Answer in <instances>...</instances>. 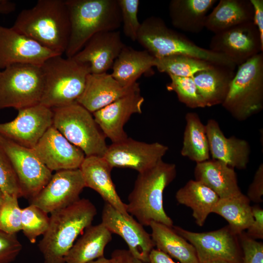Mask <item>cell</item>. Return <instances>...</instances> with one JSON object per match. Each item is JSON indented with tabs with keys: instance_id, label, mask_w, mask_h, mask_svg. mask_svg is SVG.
Listing matches in <instances>:
<instances>
[{
	"instance_id": "obj_1",
	"label": "cell",
	"mask_w": 263,
	"mask_h": 263,
	"mask_svg": "<svg viewBox=\"0 0 263 263\" xmlns=\"http://www.w3.org/2000/svg\"><path fill=\"white\" fill-rule=\"evenodd\" d=\"M12 27L62 55L66 50L70 34L65 0H38L33 7L19 12Z\"/></svg>"
},
{
	"instance_id": "obj_2",
	"label": "cell",
	"mask_w": 263,
	"mask_h": 263,
	"mask_svg": "<svg viewBox=\"0 0 263 263\" xmlns=\"http://www.w3.org/2000/svg\"><path fill=\"white\" fill-rule=\"evenodd\" d=\"M49 224L38 246L43 263H65V258L78 235L97 214L95 206L85 198L51 212Z\"/></svg>"
},
{
	"instance_id": "obj_3",
	"label": "cell",
	"mask_w": 263,
	"mask_h": 263,
	"mask_svg": "<svg viewBox=\"0 0 263 263\" xmlns=\"http://www.w3.org/2000/svg\"><path fill=\"white\" fill-rule=\"evenodd\" d=\"M177 173L174 164L159 161L154 166L138 173L128 198V213L143 226L157 222L172 227L173 221L165 211L163 193Z\"/></svg>"
},
{
	"instance_id": "obj_4",
	"label": "cell",
	"mask_w": 263,
	"mask_h": 263,
	"mask_svg": "<svg viewBox=\"0 0 263 263\" xmlns=\"http://www.w3.org/2000/svg\"><path fill=\"white\" fill-rule=\"evenodd\" d=\"M70 34L65 54L72 57L94 35L122 25L117 0H66Z\"/></svg>"
},
{
	"instance_id": "obj_5",
	"label": "cell",
	"mask_w": 263,
	"mask_h": 263,
	"mask_svg": "<svg viewBox=\"0 0 263 263\" xmlns=\"http://www.w3.org/2000/svg\"><path fill=\"white\" fill-rule=\"evenodd\" d=\"M136 41L156 58L184 55L234 69L236 66L224 56L202 48L169 28L160 17H149L141 23Z\"/></svg>"
},
{
	"instance_id": "obj_6",
	"label": "cell",
	"mask_w": 263,
	"mask_h": 263,
	"mask_svg": "<svg viewBox=\"0 0 263 263\" xmlns=\"http://www.w3.org/2000/svg\"><path fill=\"white\" fill-rule=\"evenodd\" d=\"M41 66L44 89L39 104L53 109L76 102L90 74L89 66L61 55L50 57Z\"/></svg>"
},
{
	"instance_id": "obj_7",
	"label": "cell",
	"mask_w": 263,
	"mask_h": 263,
	"mask_svg": "<svg viewBox=\"0 0 263 263\" xmlns=\"http://www.w3.org/2000/svg\"><path fill=\"white\" fill-rule=\"evenodd\" d=\"M222 106L238 121L247 120L263 109V53L238 66Z\"/></svg>"
},
{
	"instance_id": "obj_8",
	"label": "cell",
	"mask_w": 263,
	"mask_h": 263,
	"mask_svg": "<svg viewBox=\"0 0 263 263\" xmlns=\"http://www.w3.org/2000/svg\"><path fill=\"white\" fill-rule=\"evenodd\" d=\"M53 126L85 156L103 157L108 146L106 137L92 113L77 102L52 109Z\"/></svg>"
},
{
	"instance_id": "obj_9",
	"label": "cell",
	"mask_w": 263,
	"mask_h": 263,
	"mask_svg": "<svg viewBox=\"0 0 263 263\" xmlns=\"http://www.w3.org/2000/svg\"><path fill=\"white\" fill-rule=\"evenodd\" d=\"M44 89L41 65L18 63L0 72V109L19 110L40 103Z\"/></svg>"
},
{
	"instance_id": "obj_10",
	"label": "cell",
	"mask_w": 263,
	"mask_h": 263,
	"mask_svg": "<svg viewBox=\"0 0 263 263\" xmlns=\"http://www.w3.org/2000/svg\"><path fill=\"white\" fill-rule=\"evenodd\" d=\"M172 228L194 246L200 263L217 260L241 263L242 253L238 236L228 225L206 232H192L179 226Z\"/></svg>"
},
{
	"instance_id": "obj_11",
	"label": "cell",
	"mask_w": 263,
	"mask_h": 263,
	"mask_svg": "<svg viewBox=\"0 0 263 263\" xmlns=\"http://www.w3.org/2000/svg\"><path fill=\"white\" fill-rule=\"evenodd\" d=\"M0 148L10 160L17 176L22 197L34 198L46 186L52 171L38 158L32 149L19 145L0 135Z\"/></svg>"
},
{
	"instance_id": "obj_12",
	"label": "cell",
	"mask_w": 263,
	"mask_h": 263,
	"mask_svg": "<svg viewBox=\"0 0 263 263\" xmlns=\"http://www.w3.org/2000/svg\"><path fill=\"white\" fill-rule=\"evenodd\" d=\"M209 47V50L224 56L236 66L263 51L259 32L253 21L214 34Z\"/></svg>"
},
{
	"instance_id": "obj_13",
	"label": "cell",
	"mask_w": 263,
	"mask_h": 263,
	"mask_svg": "<svg viewBox=\"0 0 263 263\" xmlns=\"http://www.w3.org/2000/svg\"><path fill=\"white\" fill-rule=\"evenodd\" d=\"M53 118L52 109L40 104L19 109L13 120L0 123V135L33 149L52 126Z\"/></svg>"
},
{
	"instance_id": "obj_14",
	"label": "cell",
	"mask_w": 263,
	"mask_h": 263,
	"mask_svg": "<svg viewBox=\"0 0 263 263\" xmlns=\"http://www.w3.org/2000/svg\"><path fill=\"white\" fill-rule=\"evenodd\" d=\"M169 150L159 142L148 143L131 138L108 147L104 159L113 168H130L140 173L154 166Z\"/></svg>"
},
{
	"instance_id": "obj_15",
	"label": "cell",
	"mask_w": 263,
	"mask_h": 263,
	"mask_svg": "<svg viewBox=\"0 0 263 263\" xmlns=\"http://www.w3.org/2000/svg\"><path fill=\"white\" fill-rule=\"evenodd\" d=\"M86 187L79 169L56 171L48 183L32 200L33 205L47 213L65 208L79 198Z\"/></svg>"
},
{
	"instance_id": "obj_16",
	"label": "cell",
	"mask_w": 263,
	"mask_h": 263,
	"mask_svg": "<svg viewBox=\"0 0 263 263\" xmlns=\"http://www.w3.org/2000/svg\"><path fill=\"white\" fill-rule=\"evenodd\" d=\"M144 102L139 84L136 82L129 93L92 114L105 137L115 143L128 137L124 125L132 115L142 113Z\"/></svg>"
},
{
	"instance_id": "obj_17",
	"label": "cell",
	"mask_w": 263,
	"mask_h": 263,
	"mask_svg": "<svg viewBox=\"0 0 263 263\" xmlns=\"http://www.w3.org/2000/svg\"><path fill=\"white\" fill-rule=\"evenodd\" d=\"M101 223L112 233L124 240L128 250L134 257L144 263H149V256L155 244L150 234L132 215H125L105 203Z\"/></svg>"
},
{
	"instance_id": "obj_18",
	"label": "cell",
	"mask_w": 263,
	"mask_h": 263,
	"mask_svg": "<svg viewBox=\"0 0 263 263\" xmlns=\"http://www.w3.org/2000/svg\"><path fill=\"white\" fill-rule=\"evenodd\" d=\"M51 171L79 169L85 155L53 126L32 149Z\"/></svg>"
},
{
	"instance_id": "obj_19",
	"label": "cell",
	"mask_w": 263,
	"mask_h": 263,
	"mask_svg": "<svg viewBox=\"0 0 263 263\" xmlns=\"http://www.w3.org/2000/svg\"><path fill=\"white\" fill-rule=\"evenodd\" d=\"M57 55L12 27L0 24V70L18 63L41 65Z\"/></svg>"
},
{
	"instance_id": "obj_20",
	"label": "cell",
	"mask_w": 263,
	"mask_h": 263,
	"mask_svg": "<svg viewBox=\"0 0 263 263\" xmlns=\"http://www.w3.org/2000/svg\"><path fill=\"white\" fill-rule=\"evenodd\" d=\"M125 45L119 31L99 32L92 37L72 57L88 65L91 74L107 73Z\"/></svg>"
},
{
	"instance_id": "obj_21",
	"label": "cell",
	"mask_w": 263,
	"mask_h": 263,
	"mask_svg": "<svg viewBox=\"0 0 263 263\" xmlns=\"http://www.w3.org/2000/svg\"><path fill=\"white\" fill-rule=\"evenodd\" d=\"M205 125L212 159L224 162L233 169H245L251 153L249 143L234 135L226 137L214 119L208 120Z\"/></svg>"
},
{
	"instance_id": "obj_22",
	"label": "cell",
	"mask_w": 263,
	"mask_h": 263,
	"mask_svg": "<svg viewBox=\"0 0 263 263\" xmlns=\"http://www.w3.org/2000/svg\"><path fill=\"white\" fill-rule=\"evenodd\" d=\"M86 187L97 192L105 203L125 215H130L111 178L113 168L103 157L85 156L80 168Z\"/></svg>"
},
{
	"instance_id": "obj_23",
	"label": "cell",
	"mask_w": 263,
	"mask_h": 263,
	"mask_svg": "<svg viewBox=\"0 0 263 263\" xmlns=\"http://www.w3.org/2000/svg\"><path fill=\"white\" fill-rule=\"evenodd\" d=\"M135 84L123 87L110 74L90 73L87 77L84 91L76 102L92 113L129 93Z\"/></svg>"
},
{
	"instance_id": "obj_24",
	"label": "cell",
	"mask_w": 263,
	"mask_h": 263,
	"mask_svg": "<svg viewBox=\"0 0 263 263\" xmlns=\"http://www.w3.org/2000/svg\"><path fill=\"white\" fill-rule=\"evenodd\" d=\"M194 175L195 180L210 188L220 198L242 193L234 169L221 161L211 159L196 163Z\"/></svg>"
},
{
	"instance_id": "obj_25",
	"label": "cell",
	"mask_w": 263,
	"mask_h": 263,
	"mask_svg": "<svg viewBox=\"0 0 263 263\" xmlns=\"http://www.w3.org/2000/svg\"><path fill=\"white\" fill-rule=\"evenodd\" d=\"M155 58L147 51H139L125 45L115 60L112 76L123 87L136 83L143 74L152 75Z\"/></svg>"
},
{
	"instance_id": "obj_26",
	"label": "cell",
	"mask_w": 263,
	"mask_h": 263,
	"mask_svg": "<svg viewBox=\"0 0 263 263\" xmlns=\"http://www.w3.org/2000/svg\"><path fill=\"white\" fill-rule=\"evenodd\" d=\"M234 70L227 66L213 64L194 75V81L206 107L222 104L234 76Z\"/></svg>"
},
{
	"instance_id": "obj_27",
	"label": "cell",
	"mask_w": 263,
	"mask_h": 263,
	"mask_svg": "<svg viewBox=\"0 0 263 263\" xmlns=\"http://www.w3.org/2000/svg\"><path fill=\"white\" fill-rule=\"evenodd\" d=\"M253 18L254 9L250 0H220L207 15L205 28L215 34L253 21Z\"/></svg>"
},
{
	"instance_id": "obj_28",
	"label": "cell",
	"mask_w": 263,
	"mask_h": 263,
	"mask_svg": "<svg viewBox=\"0 0 263 263\" xmlns=\"http://www.w3.org/2000/svg\"><path fill=\"white\" fill-rule=\"evenodd\" d=\"M216 0H171L169 11L171 22L184 32L198 34L205 28L207 14Z\"/></svg>"
},
{
	"instance_id": "obj_29",
	"label": "cell",
	"mask_w": 263,
	"mask_h": 263,
	"mask_svg": "<svg viewBox=\"0 0 263 263\" xmlns=\"http://www.w3.org/2000/svg\"><path fill=\"white\" fill-rule=\"evenodd\" d=\"M112 233L102 223L91 225L74 243L65 258V263H86L104 257Z\"/></svg>"
},
{
	"instance_id": "obj_30",
	"label": "cell",
	"mask_w": 263,
	"mask_h": 263,
	"mask_svg": "<svg viewBox=\"0 0 263 263\" xmlns=\"http://www.w3.org/2000/svg\"><path fill=\"white\" fill-rule=\"evenodd\" d=\"M177 202L191 209L198 225H204L220 198L210 188L195 180H190L175 194Z\"/></svg>"
},
{
	"instance_id": "obj_31",
	"label": "cell",
	"mask_w": 263,
	"mask_h": 263,
	"mask_svg": "<svg viewBox=\"0 0 263 263\" xmlns=\"http://www.w3.org/2000/svg\"><path fill=\"white\" fill-rule=\"evenodd\" d=\"M149 226L156 249L176 259L180 263H200L194 246L176 233L172 227L154 222Z\"/></svg>"
},
{
	"instance_id": "obj_32",
	"label": "cell",
	"mask_w": 263,
	"mask_h": 263,
	"mask_svg": "<svg viewBox=\"0 0 263 263\" xmlns=\"http://www.w3.org/2000/svg\"><path fill=\"white\" fill-rule=\"evenodd\" d=\"M185 120L181 155L196 163L210 159L206 125L196 113H188Z\"/></svg>"
},
{
	"instance_id": "obj_33",
	"label": "cell",
	"mask_w": 263,
	"mask_h": 263,
	"mask_svg": "<svg viewBox=\"0 0 263 263\" xmlns=\"http://www.w3.org/2000/svg\"><path fill=\"white\" fill-rule=\"evenodd\" d=\"M250 201L243 193L227 198H220L212 209L228 223L232 231L238 235L250 225L253 221Z\"/></svg>"
},
{
	"instance_id": "obj_34",
	"label": "cell",
	"mask_w": 263,
	"mask_h": 263,
	"mask_svg": "<svg viewBox=\"0 0 263 263\" xmlns=\"http://www.w3.org/2000/svg\"><path fill=\"white\" fill-rule=\"evenodd\" d=\"M210 62L184 55L155 58V66L161 73L179 77H193L198 72L210 68Z\"/></svg>"
},
{
	"instance_id": "obj_35",
	"label": "cell",
	"mask_w": 263,
	"mask_h": 263,
	"mask_svg": "<svg viewBox=\"0 0 263 263\" xmlns=\"http://www.w3.org/2000/svg\"><path fill=\"white\" fill-rule=\"evenodd\" d=\"M47 214L31 204L22 208L21 230L31 243H35L38 237L47 231L50 219Z\"/></svg>"
},
{
	"instance_id": "obj_36",
	"label": "cell",
	"mask_w": 263,
	"mask_h": 263,
	"mask_svg": "<svg viewBox=\"0 0 263 263\" xmlns=\"http://www.w3.org/2000/svg\"><path fill=\"white\" fill-rule=\"evenodd\" d=\"M168 75L171 81L167 84V90L174 92L179 101L191 109L206 107L192 77Z\"/></svg>"
},
{
	"instance_id": "obj_37",
	"label": "cell",
	"mask_w": 263,
	"mask_h": 263,
	"mask_svg": "<svg viewBox=\"0 0 263 263\" xmlns=\"http://www.w3.org/2000/svg\"><path fill=\"white\" fill-rule=\"evenodd\" d=\"M18 197L5 194L3 204L0 209V230L9 234H16L21 230V209Z\"/></svg>"
},
{
	"instance_id": "obj_38",
	"label": "cell",
	"mask_w": 263,
	"mask_h": 263,
	"mask_svg": "<svg viewBox=\"0 0 263 263\" xmlns=\"http://www.w3.org/2000/svg\"><path fill=\"white\" fill-rule=\"evenodd\" d=\"M120 9L122 25L124 35L132 41H136L140 27L137 13L139 0H117Z\"/></svg>"
},
{
	"instance_id": "obj_39",
	"label": "cell",
	"mask_w": 263,
	"mask_h": 263,
	"mask_svg": "<svg viewBox=\"0 0 263 263\" xmlns=\"http://www.w3.org/2000/svg\"><path fill=\"white\" fill-rule=\"evenodd\" d=\"M0 188L4 194L22 197L19 182L8 157L0 148Z\"/></svg>"
},
{
	"instance_id": "obj_40",
	"label": "cell",
	"mask_w": 263,
	"mask_h": 263,
	"mask_svg": "<svg viewBox=\"0 0 263 263\" xmlns=\"http://www.w3.org/2000/svg\"><path fill=\"white\" fill-rule=\"evenodd\" d=\"M242 256L241 263H263V244L244 231L238 235Z\"/></svg>"
},
{
	"instance_id": "obj_41",
	"label": "cell",
	"mask_w": 263,
	"mask_h": 263,
	"mask_svg": "<svg viewBox=\"0 0 263 263\" xmlns=\"http://www.w3.org/2000/svg\"><path fill=\"white\" fill-rule=\"evenodd\" d=\"M22 247L16 234H9L0 230V263L14 261Z\"/></svg>"
},
{
	"instance_id": "obj_42",
	"label": "cell",
	"mask_w": 263,
	"mask_h": 263,
	"mask_svg": "<svg viewBox=\"0 0 263 263\" xmlns=\"http://www.w3.org/2000/svg\"><path fill=\"white\" fill-rule=\"evenodd\" d=\"M250 201L258 204L263 202V164L258 167L251 183L249 186L247 195Z\"/></svg>"
},
{
	"instance_id": "obj_43",
	"label": "cell",
	"mask_w": 263,
	"mask_h": 263,
	"mask_svg": "<svg viewBox=\"0 0 263 263\" xmlns=\"http://www.w3.org/2000/svg\"><path fill=\"white\" fill-rule=\"evenodd\" d=\"M253 221L245 233L254 240L263 239V209L258 205L251 206Z\"/></svg>"
},
{
	"instance_id": "obj_44",
	"label": "cell",
	"mask_w": 263,
	"mask_h": 263,
	"mask_svg": "<svg viewBox=\"0 0 263 263\" xmlns=\"http://www.w3.org/2000/svg\"><path fill=\"white\" fill-rule=\"evenodd\" d=\"M254 9L253 22L260 34V40L263 45V0H250Z\"/></svg>"
},
{
	"instance_id": "obj_45",
	"label": "cell",
	"mask_w": 263,
	"mask_h": 263,
	"mask_svg": "<svg viewBox=\"0 0 263 263\" xmlns=\"http://www.w3.org/2000/svg\"><path fill=\"white\" fill-rule=\"evenodd\" d=\"M112 263H144L134 257L127 249H118L114 250L110 258Z\"/></svg>"
},
{
	"instance_id": "obj_46",
	"label": "cell",
	"mask_w": 263,
	"mask_h": 263,
	"mask_svg": "<svg viewBox=\"0 0 263 263\" xmlns=\"http://www.w3.org/2000/svg\"><path fill=\"white\" fill-rule=\"evenodd\" d=\"M149 263H180L175 262L171 257L165 253L157 249H153L149 256Z\"/></svg>"
},
{
	"instance_id": "obj_47",
	"label": "cell",
	"mask_w": 263,
	"mask_h": 263,
	"mask_svg": "<svg viewBox=\"0 0 263 263\" xmlns=\"http://www.w3.org/2000/svg\"><path fill=\"white\" fill-rule=\"evenodd\" d=\"M16 4L8 0H1L0 2V15L10 14L15 10Z\"/></svg>"
},
{
	"instance_id": "obj_48",
	"label": "cell",
	"mask_w": 263,
	"mask_h": 263,
	"mask_svg": "<svg viewBox=\"0 0 263 263\" xmlns=\"http://www.w3.org/2000/svg\"><path fill=\"white\" fill-rule=\"evenodd\" d=\"M86 263H112L111 259H108L104 256Z\"/></svg>"
},
{
	"instance_id": "obj_49",
	"label": "cell",
	"mask_w": 263,
	"mask_h": 263,
	"mask_svg": "<svg viewBox=\"0 0 263 263\" xmlns=\"http://www.w3.org/2000/svg\"><path fill=\"white\" fill-rule=\"evenodd\" d=\"M5 199V194L0 188V209L3 204Z\"/></svg>"
},
{
	"instance_id": "obj_50",
	"label": "cell",
	"mask_w": 263,
	"mask_h": 263,
	"mask_svg": "<svg viewBox=\"0 0 263 263\" xmlns=\"http://www.w3.org/2000/svg\"><path fill=\"white\" fill-rule=\"evenodd\" d=\"M211 263H232L225 261H223V260H217V261H213L211 262Z\"/></svg>"
},
{
	"instance_id": "obj_51",
	"label": "cell",
	"mask_w": 263,
	"mask_h": 263,
	"mask_svg": "<svg viewBox=\"0 0 263 263\" xmlns=\"http://www.w3.org/2000/svg\"></svg>"
}]
</instances>
